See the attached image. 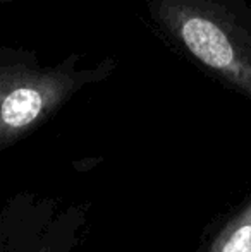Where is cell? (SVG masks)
<instances>
[{"label": "cell", "instance_id": "cell-1", "mask_svg": "<svg viewBox=\"0 0 251 252\" xmlns=\"http://www.w3.org/2000/svg\"><path fill=\"white\" fill-rule=\"evenodd\" d=\"M155 33L220 86L251 101L248 0H144Z\"/></svg>", "mask_w": 251, "mask_h": 252}, {"label": "cell", "instance_id": "cell-2", "mask_svg": "<svg viewBox=\"0 0 251 252\" xmlns=\"http://www.w3.org/2000/svg\"><path fill=\"white\" fill-rule=\"evenodd\" d=\"M81 60L71 53L43 63L33 50L0 45V150L41 126L77 91L108 79L119 65L112 55L90 67Z\"/></svg>", "mask_w": 251, "mask_h": 252}, {"label": "cell", "instance_id": "cell-3", "mask_svg": "<svg viewBox=\"0 0 251 252\" xmlns=\"http://www.w3.org/2000/svg\"><path fill=\"white\" fill-rule=\"evenodd\" d=\"M208 252H251V201L225 223Z\"/></svg>", "mask_w": 251, "mask_h": 252}, {"label": "cell", "instance_id": "cell-4", "mask_svg": "<svg viewBox=\"0 0 251 252\" xmlns=\"http://www.w3.org/2000/svg\"><path fill=\"white\" fill-rule=\"evenodd\" d=\"M9 2H17V0H0V3H9Z\"/></svg>", "mask_w": 251, "mask_h": 252}]
</instances>
